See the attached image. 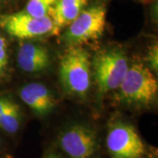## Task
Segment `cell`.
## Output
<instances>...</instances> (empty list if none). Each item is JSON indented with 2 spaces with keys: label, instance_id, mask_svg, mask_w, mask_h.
Instances as JSON below:
<instances>
[{
  "label": "cell",
  "instance_id": "cell-13",
  "mask_svg": "<svg viewBox=\"0 0 158 158\" xmlns=\"http://www.w3.org/2000/svg\"><path fill=\"white\" fill-rule=\"evenodd\" d=\"M147 61L152 70L158 76V42L150 46L147 54Z\"/></svg>",
  "mask_w": 158,
  "mask_h": 158
},
{
  "label": "cell",
  "instance_id": "cell-5",
  "mask_svg": "<svg viewBox=\"0 0 158 158\" xmlns=\"http://www.w3.org/2000/svg\"><path fill=\"white\" fill-rule=\"evenodd\" d=\"M106 9L94 5L85 9L69 25L62 36V41L69 46H80L100 38L106 28Z\"/></svg>",
  "mask_w": 158,
  "mask_h": 158
},
{
  "label": "cell",
  "instance_id": "cell-7",
  "mask_svg": "<svg viewBox=\"0 0 158 158\" xmlns=\"http://www.w3.org/2000/svg\"><path fill=\"white\" fill-rule=\"evenodd\" d=\"M0 26L11 36L31 39L59 32L51 17L36 18L23 10L0 17Z\"/></svg>",
  "mask_w": 158,
  "mask_h": 158
},
{
  "label": "cell",
  "instance_id": "cell-3",
  "mask_svg": "<svg viewBox=\"0 0 158 158\" xmlns=\"http://www.w3.org/2000/svg\"><path fill=\"white\" fill-rule=\"evenodd\" d=\"M58 144L70 158H98L100 138L97 130L84 122H73L63 128Z\"/></svg>",
  "mask_w": 158,
  "mask_h": 158
},
{
  "label": "cell",
  "instance_id": "cell-18",
  "mask_svg": "<svg viewBox=\"0 0 158 158\" xmlns=\"http://www.w3.org/2000/svg\"><path fill=\"white\" fill-rule=\"evenodd\" d=\"M140 2H141V3H143V4H147L150 2L152 1V0H139Z\"/></svg>",
  "mask_w": 158,
  "mask_h": 158
},
{
  "label": "cell",
  "instance_id": "cell-12",
  "mask_svg": "<svg viewBox=\"0 0 158 158\" xmlns=\"http://www.w3.org/2000/svg\"><path fill=\"white\" fill-rule=\"evenodd\" d=\"M58 0H29L24 11L36 18L51 17Z\"/></svg>",
  "mask_w": 158,
  "mask_h": 158
},
{
  "label": "cell",
  "instance_id": "cell-2",
  "mask_svg": "<svg viewBox=\"0 0 158 158\" xmlns=\"http://www.w3.org/2000/svg\"><path fill=\"white\" fill-rule=\"evenodd\" d=\"M59 79L68 95L84 99L91 86L89 54L81 46H71L65 51L59 63Z\"/></svg>",
  "mask_w": 158,
  "mask_h": 158
},
{
  "label": "cell",
  "instance_id": "cell-11",
  "mask_svg": "<svg viewBox=\"0 0 158 158\" xmlns=\"http://www.w3.org/2000/svg\"><path fill=\"white\" fill-rule=\"evenodd\" d=\"M21 110L17 104L12 102L10 107L0 115V127L9 134H14L21 124Z\"/></svg>",
  "mask_w": 158,
  "mask_h": 158
},
{
  "label": "cell",
  "instance_id": "cell-14",
  "mask_svg": "<svg viewBox=\"0 0 158 158\" xmlns=\"http://www.w3.org/2000/svg\"><path fill=\"white\" fill-rule=\"evenodd\" d=\"M7 63V53L5 40L0 36V73L4 70Z\"/></svg>",
  "mask_w": 158,
  "mask_h": 158
},
{
  "label": "cell",
  "instance_id": "cell-16",
  "mask_svg": "<svg viewBox=\"0 0 158 158\" xmlns=\"http://www.w3.org/2000/svg\"><path fill=\"white\" fill-rule=\"evenodd\" d=\"M152 14L155 23L158 24V0H155L152 7Z\"/></svg>",
  "mask_w": 158,
  "mask_h": 158
},
{
  "label": "cell",
  "instance_id": "cell-17",
  "mask_svg": "<svg viewBox=\"0 0 158 158\" xmlns=\"http://www.w3.org/2000/svg\"><path fill=\"white\" fill-rule=\"evenodd\" d=\"M43 158H64V157H63L62 156L59 155V154L56 153V152L49 151L45 154Z\"/></svg>",
  "mask_w": 158,
  "mask_h": 158
},
{
  "label": "cell",
  "instance_id": "cell-15",
  "mask_svg": "<svg viewBox=\"0 0 158 158\" xmlns=\"http://www.w3.org/2000/svg\"><path fill=\"white\" fill-rule=\"evenodd\" d=\"M11 100L6 98H0V115L2 114L10 107L12 103Z\"/></svg>",
  "mask_w": 158,
  "mask_h": 158
},
{
  "label": "cell",
  "instance_id": "cell-1",
  "mask_svg": "<svg viewBox=\"0 0 158 158\" xmlns=\"http://www.w3.org/2000/svg\"><path fill=\"white\" fill-rule=\"evenodd\" d=\"M118 89V100L127 107L146 109L158 106V81L141 63L129 68Z\"/></svg>",
  "mask_w": 158,
  "mask_h": 158
},
{
  "label": "cell",
  "instance_id": "cell-21",
  "mask_svg": "<svg viewBox=\"0 0 158 158\" xmlns=\"http://www.w3.org/2000/svg\"><path fill=\"white\" fill-rule=\"evenodd\" d=\"M0 145H1V142H0Z\"/></svg>",
  "mask_w": 158,
  "mask_h": 158
},
{
  "label": "cell",
  "instance_id": "cell-8",
  "mask_svg": "<svg viewBox=\"0 0 158 158\" xmlns=\"http://www.w3.org/2000/svg\"><path fill=\"white\" fill-rule=\"evenodd\" d=\"M22 101L40 116L48 115L56 106V98L45 85L31 83L25 85L20 90Z\"/></svg>",
  "mask_w": 158,
  "mask_h": 158
},
{
  "label": "cell",
  "instance_id": "cell-19",
  "mask_svg": "<svg viewBox=\"0 0 158 158\" xmlns=\"http://www.w3.org/2000/svg\"><path fill=\"white\" fill-rule=\"evenodd\" d=\"M5 158H13V157H12V156H10V155H7V156H6Z\"/></svg>",
  "mask_w": 158,
  "mask_h": 158
},
{
  "label": "cell",
  "instance_id": "cell-4",
  "mask_svg": "<svg viewBox=\"0 0 158 158\" xmlns=\"http://www.w3.org/2000/svg\"><path fill=\"white\" fill-rule=\"evenodd\" d=\"M94 76L98 94H104L118 89L127 74V58L123 51L112 48L99 52L92 61Z\"/></svg>",
  "mask_w": 158,
  "mask_h": 158
},
{
  "label": "cell",
  "instance_id": "cell-9",
  "mask_svg": "<svg viewBox=\"0 0 158 158\" xmlns=\"http://www.w3.org/2000/svg\"><path fill=\"white\" fill-rule=\"evenodd\" d=\"M17 62L19 68L27 73H39L50 64V55L47 48L36 43H25L18 51Z\"/></svg>",
  "mask_w": 158,
  "mask_h": 158
},
{
  "label": "cell",
  "instance_id": "cell-20",
  "mask_svg": "<svg viewBox=\"0 0 158 158\" xmlns=\"http://www.w3.org/2000/svg\"><path fill=\"white\" fill-rule=\"evenodd\" d=\"M145 158H158V157H145Z\"/></svg>",
  "mask_w": 158,
  "mask_h": 158
},
{
  "label": "cell",
  "instance_id": "cell-10",
  "mask_svg": "<svg viewBox=\"0 0 158 158\" xmlns=\"http://www.w3.org/2000/svg\"><path fill=\"white\" fill-rule=\"evenodd\" d=\"M90 0H58L51 18L56 28L69 26L88 5Z\"/></svg>",
  "mask_w": 158,
  "mask_h": 158
},
{
  "label": "cell",
  "instance_id": "cell-6",
  "mask_svg": "<svg viewBox=\"0 0 158 158\" xmlns=\"http://www.w3.org/2000/svg\"><path fill=\"white\" fill-rule=\"evenodd\" d=\"M106 146L110 158H142L145 146L135 127L120 119L110 122Z\"/></svg>",
  "mask_w": 158,
  "mask_h": 158
}]
</instances>
